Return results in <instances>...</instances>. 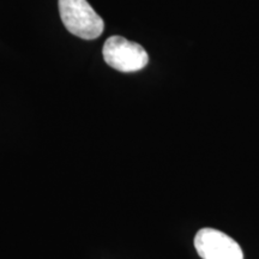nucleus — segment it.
<instances>
[{
  "label": "nucleus",
  "instance_id": "f257e3e1",
  "mask_svg": "<svg viewBox=\"0 0 259 259\" xmlns=\"http://www.w3.org/2000/svg\"><path fill=\"white\" fill-rule=\"evenodd\" d=\"M59 12L65 28L83 40L102 35L105 23L87 0H59Z\"/></svg>",
  "mask_w": 259,
  "mask_h": 259
},
{
  "label": "nucleus",
  "instance_id": "f03ea898",
  "mask_svg": "<svg viewBox=\"0 0 259 259\" xmlns=\"http://www.w3.org/2000/svg\"><path fill=\"white\" fill-rule=\"evenodd\" d=\"M102 54L106 63L120 72H136L144 69L149 61L147 51L141 45L122 36L107 38Z\"/></svg>",
  "mask_w": 259,
  "mask_h": 259
},
{
  "label": "nucleus",
  "instance_id": "7ed1b4c3",
  "mask_svg": "<svg viewBox=\"0 0 259 259\" xmlns=\"http://www.w3.org/2000/svg\"><path fill=\"white\" fill-rule=\"evenodd\" d=\"M194 247L202 259H244L238 242L213 228L198 231L194 236Z\"/></svg>",
  "mask_w": 259,
  "mask_h": 259
}]
</instances>
